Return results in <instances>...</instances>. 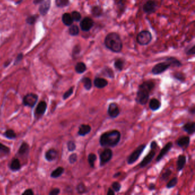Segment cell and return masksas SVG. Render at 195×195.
Masks as SVG:
<instances>
[{
	"mask_svg": "<svg viewBox=\"0 0 195 195\" xmlns=\"http://www.w3.org/2000/svg\"><path fill=\"white\" fill-rule=\"evenodd\" d=\"M190 143V138L188 136H183L179 138L176 141L178 147L183 148H187Z\"/></svg>",
	"mask_w": 195,
	"mask_h": 195,
	"instance_id": "5bb4252c",
	"label": "cell"
},
{
	"mask_svg": "<svg viewBox=\"0 0 195 195\" xmlns=\"http://www.w3.org/2000/svg\"><path fill=\"white\" fill-rule=\"evenodd\" d=\"M10 153V149L2 144L0 143V157H5Z\"/></svg>",
	"mask_w": 195,
	"mask_h": 195,
	"instance_id": "f546056e",
	"label": "cell"
},
{
	"mask_svg": "<svg viewBox=\"0 0 195 195\" xmlns=\"http://www.w3.org/2000/svg\"><path fill=\"white\" fill-rule=\"evenodd\" d=\"M120 109L119 106L116 103L110 104L108 107V114L111 118L115 119L120 115Z\"/></svg>",
	"mask_w": 195,
	"mask_h": 195,
	"instance_id": "30bf717a",
	"label": "cell"
},
{
	"mask_svg": "<svg viewBox=\"0 0 195 195\" xmlns=\"http://www.w3.org/2000/svg\"><path fill=\"white\" fill-rule=\"evenodd\" d=\"M125 2L124 0H120L117 3V6L120 9V11H124L125 7Z\"/></svg>",
	"mask_w": 195,
	"mask_h": 195,
	"instance_id": "7dc6e473",
	"label": "cell"
},
{
	"mask_svg": "<svg viewBox=\"0 0 195 195\" xmlns=\"http://www.w3.org/2000/svg\"><path fill=\"white\" fill-rule=\"evenodd\" d=\"M121 133L113 130L103 133L100 138V144L103 147H115L121 140Z\"/></svg>",
	"mask_w": 195,
	"mask_h": 195,
	"instance_id": "7a4b0ae2",
	"label": "cell"
},
{
	"mask_svg": "<svg viewBox=\"0 0 195 195\" xmlns=\"http://www.w3.org/2000/svg\"><path fill=\"white\" fill-rule=\"evenodd\" d=\"M43 0H35V4H39L40 2H41Z\"/></svg>",
	"mask_w": 195,
	"mask_h": 195,
	"instance_id": "91938a15",
	"label": "cell"
},
{
	"mask_svg": "<svg viewBox=\"0 0 195 195\" xmlns=\"http://www.w3.org/2000/svg\"><path fill=\"white\" fill-rule=\"evenodd\" d=\"M113 156V152L109 148H106L101 153L100 155V166H105L110 160Z\"/></svg>",
	"mask_w": 195,
	"mask_h": 195,
	"instance_id": "52a82bcc",
	"label": "cell"
},
{
	"mask_svg": "<svg viewBox=\"0 0 195 195\" xmlns=\"http://www.w3.org/2000/svg\"><path fill=\"white\" fill-rule=\"evenodd\" d=\"M102 74L105 76V77H109L110 79H114L115 77V74H114V72L113 71V70L110 68L109 67H105L102 72H101Z\"/></svg>",
	"mask_w": 195,
	"mask_h": 195,
	"instance_id": "cb8c5ba5",
	"label": "cell"
},
{
	"mask_svg": "<svg viewBox=\"0 0 195 195\" xmlns=\"http://www.w3.org/2000/svg\"><path fill=\"white\" fill-rule=\"evenodd\" d=\"M28 152H29V145L26 143H23L21 144L18 150L19 154L21 155H27Z\"/></svg>",
	"mask_w": 195,
	"mask_h": 195,
	"instance_id": "f1b7e54d",
	"label": "cell"
},
{
	"mask_svg": "<svg viewBox=\"0 0 195 195\" xmlns=\"http://www.w3.org/2000/svg\"><path fill=\"white\" fill-rule=\"evenodd\" d=\"M171 67V63L166 60V62H162L156 64L152 69V73L155 75H160L166 71Z\"/></svg>",
	"mask_w": 195,
	"mask_h": 195,
	"instance_id": "8992f818",
	"label": "cell"
},
{
	"mask_svg": "<svg viewBox=\"0 0 195 195\" xmlns=\"http://www.w3.org/2000/svg\"><path fill=\"white\" fill-rule=\"evenodd\" d=\"M173 77L178 80L180 81L181 82H184L185 80V75H184L183 73L181 72H176L173 74Z\"/></svg>",
	"mask_w": 195,
	"mask_h": 195,
	"instance_id": "8d00e7d4",
	"label": "cell"
},
{
	"mask_svg": "<svg viewBox=\"0 0 195 195\" xmlns=\"http://www.w3.org/2000/svg\"><path fill=\"white\" fill-rule=\"evenodd\" d=\"M94 21L92 18L88 17H85L81 21L80 28L84 32H88L94 25Z\"/></svg>",
	"mask_w": 195,
	"mask_h": 195,
	"instance_id": "8fae6325",
	"label": "cell"
},
{
	"mask_svg": "<svg viewBox=\"0 0 195 195\" xmlns=\"http://www.w3.org/2000/svg\"><path fill=\"white\" fill-rule=\"evenodd\" d=\"M79 32H80L79 28L77 25H72L69 28V34L71 36H77L79 33Z\"/></svg>",
	"mask_w": 195,
	"mask_h": 195,
	"instance_id": "e575fe53",
	"label": "cell"
},
{
	"mask_svg": "<svg viewBox=\"0 0 195 195\" xmlns=\"http://www.w3.org/2000/svg\"><path fill=\"white\" fill-rule=\"evenodd\" d=\"M188 111H189V113H190V114H192V115H195V107H194V106H193V107H191L190 108H189V110H188Z\"/></svg>",
	"mask_w": 195,
	"mask_h": 195,
	"instance_id": "11a10c76",
	"label": "cell"
},
{
	"mask_svg": "<svg viewBox=\"0 0 195 195\" xmlns=\"http://www.w3.org/2000/svg\"><path fill=\"white\" fill-rule=\"evenodd\" d=\"M77 191L79 194L84 193L86 192V188L84 184L80 183L77 186Z\"/></svg>",
	"mask_w": 195,
	"mask_h": 195,
	"instance_id": "74e56055",
	"label": "cell"
},
{
	"mask_svg": "<svg viewBox=\"0 0 195 195\" xmlns=\"http://www.w3.org/2000/svg\"><path fill=\"white\" fill-rule=\"evenodd\" d=\"M195 54V46L193 45L192 46L190 49H189L187 51V55H194Z\"/></svg>",
	"mask_w": 195,
	"mask_h": 195,
	"instance_id": "c3c4849f",
	"label": "cell"
},
{
	"mask_svg": "<svg viewBox=\"0 0 195 195\" xmlns=\"http://www.w3.org/2000/svg\"><path fill=\"white\" fill-rule=\"evenodd\" d=\"M94 85L98 89H102L107 86L108 82L107 80L101 77H96L93 81Z\"/></svg>",
	"mask_w": 195,
	"mask_h": 195,
	"instance_id": "9a60e30c",
	"label": "cell"
},
{
	"mask_svg": "<svg viewBox=\"0 0 195 195\" xmlns=\"http://www.w3.org/2000/svg\"><path fill=\"white\" fill-rule=\"evenodd\" d=\"M97 160V156L94 153H89L88 156V163L90 166L92 168H94V162Z\"/></svg>",
	"mask_w": 195,
	"mask_h": 195,
	"instance_id": "d6a6232c",
	"label": "cell"
},
{
	"mask_svg": "<svg viewBox=\"0 0 195 195\" xmlns=\"http://www.w3.org/2000/svg\"><path fill=\"white\" fill-rule=\"evenodd\" d=\"M63 172H64L63 168L61 166H60V167H58L57 169H56L55 170H54L52 172L51 176L53 178H57L63 175Z\"/></svg>",
	"mask_w": 195,
	"mask_h": 195,
	"instance_id": "83f0119b",
	"label": "cell"
},
{
	"mask_svg": "<svg viewBox=\"0 0 195 195\" xmlns=\"http://www.w3.org/2000/svg\"><path fill=\"white\" fill-rule=\"evenodd\" d=\"M62 21L63 22V23L67 25V26H70L71 25L73 22V20L71 14H70L69 13H64L62 17Z\"/></svg>",
	"mask_w": 195,
	"mask_h": 195,
	"instance_id": "603a6c76",
	"label": "cell"
},
{
	"mask_svg": "<svg viewBox=\"0 0 195 195\" xmlns=\"http://www.w3.org/2000/svg\"><path fill=\"white\" fill-rule=\"evenodd\" d=\"M68 149L70 152L74 151L76 148V145L73 141H69L67 143Z\"/></svg>",
	"mask_w": 195,
	"mask_h": 195,
	"instance_id": "ee69618b",
	"label": "cell"
},
{
	"mask_svg": "<svg viewBox=\"0 0 195 195\" xmlns=\"http://www.w3.org/2000/svg\"><path fill=\"white\" fill-rule=\"evenodd\" d=\"M35 20H36V18H35V17H29L28 18L27 21L30 24H32V23H34V22L35 21Z\"/></svg>",
	"mask_w": 195,
	"mask_h": 195,
	"instance_id": "f5cc1de1",
	"label": "cell"
},
{
	"mask_svg": "<svg viewBox=\"0 0 195 195\" xmlns=\"http://www.w3.org/2000/svg\"><path fill=\"white\" fill-rule=\"evenodd\" d=\"M155 184L153 183H150L149 184V187H148V188H149L150 190H154L155 189Z\"/></svg>",
	"mask_w": 195,
	"mask_h": 195,
	"instance_id": "6f0895ef",
	"label": "cell"
},
{
	"mask_svg": "<svg viewBox=\"0 0 195 195\" xmlns=\"http://www.w3.org/2000/svg\"><path fill=\"white\" fill-rule=\"evenodd\" d=\"M81 81L83 83L84 86L86 91H89L91 89L92 87V83L91 79H89L88 77H84L81 80Z\"/></svg>",
	"mask_w": 195,
	"mask_h": 195,
	"instance_id": "4316f807",
	"label": "cell"
},
{
	"mask_svg": "<svg viewBox=\"0 0 195 195\" xmlns=\"http://www.w3.org/2000/svg\"><path fill=\"white\" fill-rule=\"evenodd\" d=\"M46 107H47L46 103L45 101H43L40 102L35 110L36 115H37L38 116H41L44 115L46 111Z\"/></svg>",
	"mask_w": 195,
	"mask_h": 195,
	"instance_id": "2e32d148",
	"label": "cell"
},
{
	"mask_svg": "<svg viewBox=\"0 0 195 195\" xmlns=\"http://www.w3.org/2000/svg\"><path fill=\"white\" fill-rule=\"evenodd\" d=\"M10 168L13 171H18L21 168V164H20V161L18 160V159H13L11 164Z\"/></svg>",
	"mask_w": 195,
	"mask_h": 195,
	"instance_id": "484cf974",
	"label": "cell"
},
{
	"mask_svg": "<svg viewBox=\"0 0 195 195\" xmlns=\"http://www.w3.org/2000/svg\"><path fill=\"white\" fill-rule=\"evenodd\" d=\"M121 175V172H117V173H115V175H113V178H117V177H119V176H120Z\"/></svg>",
	"mask_w": 195,
	"mask_h": 195,
	"instance_id": "680465c9",
	"label": "cell"
},
{
	"mask_svg": "<svg viewBox=\"0 0 195 195\" xmlns=\"http://www.w3.org/2000/svg\"><path fill=\"white\" fill-rule=\"evenodd\" d=\"M71 16H72V17L73 18V21H79L81 19V15L80 13L77 11H74V12H72Z\"/></svg>",
	"mask_w": 195,
	"mask_h": 195,
	"instance_id": "b9f144b4",
	"label": "cell"
},
{
	"mask_svg": "<svg viewBox=\"0 0 195 195\" xmlns=\"http://www.w3.org/2000/svg\"><path fill=\"white\" fill-rule=\"evenodd\" d=\"M173 147V143L172 142H168L166 144V145L164 147V148L161 150L160 153L157 156L156 158V162H159L160 161L162 158L166 155V153L171 150Z\"/></svg>",
	"mask_w": 195,
	"mask_h": 195,
	"instance_id": "4fadbf2b",
	"label": "cell"
},
{
	"mask_svg": "<svg viewBox=\"0 0 195 195\" xmlns=\"http://www.w3.org/2000/svg\"><path fill=\"white\" fill-rule=\"evenodd\" d=\"M57 152L54 149H50L46 152L45 158L49 161L54 160L57 157Z\"/></svg>",
	"mask_w": 195,
	"mask_h": 195,
	"instance_id": "44dd1931",
	"label": "cell"
},
{
	"mask_svg": "<svg viewBox=\"0 0 195 195\" xmlns=\"http://www.w3.org/2000/svg\"><path fill=\"white\" fill-rule=\"evenodd\" d=\"M115 192L113 190V189L111 188H109L108 190V192H107V195H115Z\"/></svg>",
	"mask_w": 195,
	"mask_h": 195,
	"instance_id": "9f6ffc18",
	"label": "cell"
},
{
	"mask_svg": "<svg viewBox=\"0 0 195 195\" xmlns=\"http://www.w3.org/2000/svg\"><path fill=\"white\" fill-rule=\"evenodd\" d=\"M104 44L107 48L115 53H120L122 49L120 36L116 32H111L105 37Z\"/></svg>",
	"mask_w": 195,
	"mask_h": 195,
	"instance_id": "3957f363",
	"label": "cell"
},
{
	"mask_svg": "<svg viewBox=\"0 0 195 195\" xmlns=\"http://www.w3.org/2000/svg\"><path fill=\"white\" fill-rule=\"evenodd\" d=\"M92 14L94 17H99L103 14V10L100 6H94L92 9Z\"/></svg>",
	"mask_w": 195,
	"mask_h": 195,
	"instance_id": "4dcf8cb0",
	"label": "cell"
},
{
	"mask_svg": "<svg viewBox=\"0 0 195 195\" xmlns=\"http://www.w3.org/2000/svg\"><path fill=\"white\" fill-rule=\"evenodd\" d=\"M161 105V104L160 101L155 98L151 99L149 102V108L153 111H156V110H157L158 109H160Z\"/></svg>",
	"mask_w": 195,
	"mask_h": 195,
	"instance_id": "ffe728a7",
	"label": "cell"
},
{
	"mask_svg": "<svg viewBox=\"0 0 195 195\" xmlns=\"http://www.w3.org/2000/svg\"><path fill=\"white\" fill-rule=\"evenodd\" d=\"M155 86L153 81L148 80L143 82L138 88L136 101L140 105H145L149 100L150 93Z\"/></svg>",
	"mask_w": 195,
	"mask_h": 195,
	"instance_id": "6da1fadb",
	"label": "cell"
},
{
	"mask_svg": "<svg viewBox=\"0 0 195 195\" xmlns=\"http://www.w3.org/2000/svg\"><path fill=\"white\" fill-rule=\"evenodd\" d=\"M155 155L156 152L155 151V149H152L148 153V155L144 158L143 160L141 161V162L140 164V167L143 168L145 166H147L150 163V162L153 160Z\"/></svg>",
	"mask_w": 195,
	"mask_h": 195,
	"instance_id": "7c38bea8",
	"label": "cell"
},
{
	"mask_svg": "<svg viewBox=\"0 0 195 195\" xmlns=\"http://www.w3.org/2000/svg\"><path fill=\"white\" fill-rule=\"evenodd\" d=\"M77 160V155L76 153H72L69 156V161L70 164H74Z\"/></svg>",
	"mask_w": 195,
	"mask_h": 195,
	"instance_id": "bcb514c9",
	"label": "cell"
},
{
	"mask_svg": "<svg viewBox=\"0 0 195 195\" xmlns=\"http://www.w3.org/2000/svg\"><path fill=\"white\" fill-rule=\"evenodd\" d=\"M112 188L116 192H119L121 188V185L120 183L117 181H115L112 184Z\"/></svg>",
	"mask_w": 195,
	"mask_h": 195,
	"instance_id": "7bdbcfd3",
	"label": "cell"
},
{
	"mask_svg": "<svg viewBox=\"0 0 195 195\" xmlns=\"http://www.w3.org/2000/svg\"><path fill=\"white\" fill-rule=\"evenodd\" d=\"M92 130V128L89 125L82 124L79 127L78 134L81 136H85L86 135L89 134Z\"/></svg>",
	"mask_w": 195,
	"mask_h": 195,
	"instance_id": "e0dca14e",
	"label": "cell"
},
{
	"mask_svg": "<svg viewBox=\"0 0 195 195\" xmlns=\"http://www.w3.org/2000/svg\"><path fill=\"white\" fill-rule=\"evenodd\" d=\"M157 3L154 0H149L146 2L143 6L144 12L147 14H151L156 11Z\"/></svg>",
	"mask_w": 195,
	"mask_h": 195,
	"instance_id": "9c48e42d",
	"label": "cell"
},
{
	"mask_svg": "<svg viewBox=\"0 0 195 195\" xmlns=\"http://www.w3.org/2000/svg\"><path fill=\"white\" fill-rule=\"evenodd\" d=\"M33 194L34 193L32 189H27L23 193V195H33Z\"/></svg>",
	"mask_w": 195,
	"mask_h": 195,
	"instance_id": "f907efd6",
	"label": "cell"
},
{
	"mask_svg": "<svg viewBox=\"0 0 195 195\" xmlns=\"http://www.w3.org/2000/svg\"><path fill=\"white\" fill-rule=\"evenodd\" d=\"M178 178L176 177L172 178L168 183L166 184V188L168 189H171L172 188H174L178 184Z\"/></svg>",
	"mask_w": 195,
	"mask_h": 195,
	"instance_id": "d590c367",
	"label": "cell"
},
{
	"mask_svg": "<svg viewBox=\"0 0 195 195\" xmlns=\"http://www.w3.org/2000/svg\"><path fill=\"white\" fill-rule=\"evenodd\" d=\"M5 136L9 139H14L16 137V134L12 129L7 130L4 134Z\"/></svg>",
	"mask_w": 195,
	"mask_h": 195,
	"instance_id": "f35d334b",
	"label": "cell"
},
{
	"mask_svg": "<svg viewBox=\"0 0 195 195\" xmlns=\"http://www.w3.org/2000/svg\"><path fill=\"white\" fill-rule=\"evenodd\" d=\"M56 5L58 7H64L67 6L69 3V0H56Z\"/></svg>",
	"mask_w": 195,
	"mask_h": 195,
	"instance_id": "60d3db41",
	"label": "cell"
},
{
	"mask_svg": "<svg viewBox=\"0 0 195 195\" xmlns=\"http://www.w3.org/2000/svg\"><path fill=\"white\" fill-rule=\"evenodd\" d=\"M86 65L84 63H82V62L78 63L76 64V65L75 67V70L79 74L83 73L84 72L86 71Z\"/></svg>",
	"mask_w": 195,
	"mask_h": 195,
	"instance_id": "d4e9b609",
	"label": "cell"
},
{
	"mask_svg": "<svg viewBox=\"0 0 195 195\" xmlns=\"http://www.w3.org/2000/svg\"><path fill=\"white\" fill-rule=\"evenodd\" d=\"M171 174H172V171L170 169H167L166 172L162 175L161 180L163 181H166Z\"/></svg>",
	"mask_w": 195,
	"mask_h": 195,
	"instance_id": "ab89813d",
	"label": "cell"
},
{
	"mask_svg": "<svg viewBox=\"0 0 195 195\" xmlns=\"http://www.w3.org/2000/svg\"><path fill=\"white\" fill-rule=\"evenodd\" d=\"M145 147H146L145 144H142V145H139L138 148L135 149L131 155L129 156V157L127 159L128 164L129 165H131V164H133V163H135L136 161H137L138 159H139L140 156L143 152Z\"/></svg>",
	"mask_w": 195,
	"mask_h": 195,
	"instance_id": "5b68a950",
	"label": "cell"
},
{
	"mask_svg": "<svg viewBox=\"0 0 195 195\" xmlns=\"http://www.w3.org/2000/svg\"><path fill=\"white\" fill-rule=\"evenodd\" d=\"M50 5H51L50 0H47L42 4L40 8V12L41 14L45 15L46 13H47L48 10L49 9Z\"/></svg>",
	"mask_w": 195,
	"mask_h": 195,
	"instance_id": "7402d4cb",
	"label": "cell"
},
{
	"mask_svg": "<svg viewBox=\"0 0 195 195\" xmlns=\"http://www.w3.org/2000/svg\"><path fill=\"white\" fill-rule=\"evenodd\" d=\"M157 147V144L156 143V141H153L150 144V149L155 150Z\"/></svg>",
	"mask_w": 195,
	"mask_h": 195,
	"instance_id": "816d5d0a",
	"label": "cell"
},
{
	"mask_svg": "<svg viewBox=\"0 0 195 195\" xmlns=\"http://www.w3.org/2000/svg\"><path fill=\"white\" fill-rule=\"evenodd\" d=\"M183 129L189 135H193L195 132V122H189L186 123L183 126Z\"/></svg>",
	"mask_w": 195,
	"mask_h": 195,
	"instance_id": "ac0fdd59",
	"label": "cell"
},
{
	"mask_svg": "<svg viewBox=\"0 0 195 195\" xmlns=\"http://www.w3.org/2000/svg\"><path fill=\"white\" fill-rule=\"evenodd\" d=\"M124 61L122 59L119 58L116 60V61L114 63L115 68L118 70L119 71H121L124 67Z\"/></svg>",
	"mask_w": 195,
	"mask_h": 195,
	"instance_id": "1f68e13d",
	"label": "cell"
},
{
	"mask_svg": "<svg viewBox=\"0 0 195 195\" xmlns=\"http://www.w3.org/2000/svg\"><path fill=\"white\" fill-rule=\"evenodd\" d=\"M166 60L169 61L172 67H180L182 65L180 61H178V59L174 57H168L166 58Z\"/></svg>",
	"mask_w": 195,
	"mask_h": 195,
	"instance_id": "836d02e7",
	"label": "cell"
},
{
	"mask_svg": "<svg viewBox=\"0 0 195 195\" xmlns=\"http://www.w3.org/2000/svg\"><path fill=\"white\" fill-rule=\"evenodd\" d=\"M73 87H71L70 89H68V91H67L63 94V100H66L68 98H69L73 94Z\"/></svg>",
	"mask_w": 195,
	"mask_h": 195,
	"instance_id": "f6af8a7d",
	"label": "cell"
},
{
	"mask_svg": "<svg viewBox=\"0 0 195 195\" xmlns=\"http://www.w3.org/2000/svg\"><path fill=\"white\" fill-rule=\"evenodd\" d=\"M60 192V190L58 188H54L52 189V190L50 192L49 195H57L59 194Z\"/></svg>",
	"mask_w": 195,
	"mask_h": 195,
	"instance_id": "681fc988",
	"label": "cell"
},
{
	"mask_svg": "<svg viewBox=\"0 0 195 195\" xmlns=\"http://www.w3.org/2000/svg\"><path fill=\"white\" fill-rule=\"evenodd\" d=\"M80 52V47L79 46H76L73 50V53L78 54Z\"/></svg>",
	"mask_w": 195,
	"mask_h": 195,
	"instance_id": "db71d44e",
	"label": "cell"
},
{
	"mask_svg": "<svg viewBox=\"0 0 195 195\" xmlns=\"http://www.w3.org/2000/svg\"><path fill=\"white\" fill-rule=\"evenodd\" d=\"M186 157L184 155H180L178 157V161H177V170L178 171H181L183 169L185 165L186 164Z\"/></svg>",
	"mask_w": 195,
	"mask_h": 195,
	"instance_id": "d6986e66",
	"label": "cell"
},
{
	"mask_svg": "<svg viewBox=\"0 0 195 195\" xmlns=\"http://www.w3.org/2000/svg\"><path fill=\"white\" fill-rule=\"evenodd\" d=\"M37 100L38 96L36 94L29 93L23 98V105L30 107H33L37 103Z\"/></svg>",
	"mask_w": 195,
	"mask_h": 195,
	"instance_id": "ba28073f",
	"label": "cell"
},
{
	"mask_svg": "<svg viewBox=\"0 0 195 195\" xmlns=\"http://www.w3.org/2000/svg\"><path fill=\"white\" fill-rule=\"evenodd\" d=\"M152 40V36L148 30H143L138 34L136 40L141 45H147Z\"/></svg>",
	"mask_w": 195,
	"mask_h": 195,
	"instance_id": "277c9868",
	"label": "cell"
}]
</instances>
